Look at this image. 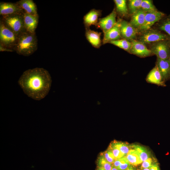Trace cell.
I'll list each match as a JSON object with an SVG mask.
<instances>
[{
    "instance_id": "cell-1",
    "label": "cell",
    "mask_w": 170,
    "mask_h": 170,
    "mask_svg": "<svg viewBox=\"0 0 170 170\" xmlns=\"http://www.w3.org/2000/svg\"><path fill=\"white\" fill-rule=\"evenodd\" d=\"M18 82L24 93L28 97L39 100L48 94L52 80L47 70L37 67L24 71Z\"/></svg>"
},
{
    "instance_id": "cell-2",
    "label": "cell",
    "mask_w": 170,
    "mask_h": 170,
    "mask_svg": "<svg viewBox=\"0 0 170 170\" xmlns=\"http://www.w3.org/2000/svg\"><path fill=\"white\" fill-rule=\"evenodd\" d=\"M37 49V39L36 33L24 31L18 36L14 50L19 54L29 56Z\"/></svg>"
},
{
    "instance_id": "cell-3",
    "label": "cell",
    "mask_w": 170,
    "mask_h": 170,
    "mask_svg": "<svg viewBox=\"0 0 170 170\" xmlns=\"http://www.w3.org/2000/svg\"><path fill=\"white\" fill-rule=\"evenodd\" d=\"M18 38V36L7 26L0 20V45L14 51Z\"/></svg>"
},
{
    "instance_id": "cell-4",
    "label": "cell",
    "mask_w": 170,
    "mask_h": 170,
    "mask_svg": "<svg viewBox=\"0 0 170 170\" xmlns=\"http://www.w3.org/2000/svg\"><path fill=\"white\" fill-rule=\"evenodd\" d=\"M170 39L167 34L162 32L157 29L150 28L141 32L137 40L144 44H152L157 42Z\"/></svg>"
},
{
    "instance_id": "cell-5",
    "label": "cell",
    "mask_w": 170,
    "mask_h": 170,
    "mask_svg": "<svg viewBox=\"0 0 170 170\" xmlns=\"http://www.w3.org/2000/svg\"><path fill=\"white\" fill-rule=\"evenodd\" d=\"M23 14L1 16L0 20L4 24L18 36L25 31Z\"/></svg>"
},
{
    "instance_id": "cell-6",
    "label": "cell",
    "mask_w": 170,
    "mask_h": 170,
    "mask_svg": "<svg viewBox=\"0 0 170 170\" xmlns=\"http://www.w3.org/2000/svg\"><path fill=\"white\" fill-rule=\"evenodd\" d=\"M157 58L161 59H168L170 54V39L163 40L151 44L150 49Z\"/></svg>"
},
{
    "instance_id": "cell-7",
    "label": "cell",
    "mask_w": 170,
    "mask_h": 170,
    "mask_svg": "<svg viewBox=\"0 0 170 170\" xmlns=\"http://www.w3.org/2000/svg\"><path fill=\"white\" fill-rule=\"evenodd\" d=\"M166 15L163 12L158 11L146 13L144 24L137 29L138 32H142L151 28L155 23L158 22Z\"/></svg>"
},
{
    "instance_id": "cell-8",
    "label": "cell",
    "mask_w": 170,
    "mask_h": 170,
    "mask_svg": "<svg viewBox=\"0 0 170 170\" xmlns=\"http://www.w3.org/2000/svg\"><path fill=\"white\" fill-rule=\"evenodd\" d=\"M23 10L16 3L1 2L0 14L2 16H7L23 14Z\"/></svg>"
},
{
    "instance_id": "cell-9",
    "label": "cell",
    "mask_w": 170,
    "mask_h": 170,
    "mask_svg": "<svg viewBox=\"0 0 170 170\" xmlns=\"http://www.w3.org/2000/svg\"><path fill=\"white\" fill-rule=\"evenodd\" d=\"M132 46L129 53L139 57L144 58L153 54L150 49H148L143 43L137 40H132Z\"/></svg>"
},
{
    "instance_id": "cell-10",
    "label": "cell",
    "mask_w": 170,
    "mask_h": 170,
    "mask_svg": "<svg viewBox=\"0 0 170 170\" xmlns=\"http://www.w3.org/2000/svg\"><path fill=\"white\" fill-rule=\"evenodd\" d=\"M120 29L121 37L129 41L134 39L138 32L129 22L124 20H120Z\"/></svg>"
},
{
    "instance_id": "cell-11",
    "label": "cell",
    "mask_w": 170,
    "mask_h": 170,
    "mask_svg": "<svg viewBox=\"0 0 170 170\" xmlns=\"http://www.w3.org/2000/svg\"><path fill=\"white\" fill-rule=\"evenodd\" d=\"M116 11L114 9L107 16L99 20L97 25L104 34L112 28L116 24Z\"/></svg>"
},
{
    "instance_id": "cell-12",
    "label": "cell",
    "mask_w": 170,
    "mask_h": 170,
    "mask_svg": "<svg viewBox=\"0 0 170 170\" xmlns=\"http://www.w3.org/2000/svg\"><path fill=\"white\" fill-rule=\"evenodd\" d=\"M156 65L165 82L170 80V60L169 59H161L157 58Z\"/></svg>"
},
{
    "instance_id": "cell-13",
    "label": "cell",
    "mask_w": 170,
    "mask_h": 170,
    "mask_svg": "<svg viewBox=\"0 0 170 170\" xmlns=\"http://www.w3.org/2000/svg\"><path fill=\"white\" fill-rule=\"evenodd\" d=\"M25 30L31 33H35L39 21V15H32L24 12L23 14Z\"/></svg>"
},
{
    "instance_id": "cell-14",
    "label": "cell",
    "mask_w": 170,
    "mask_h": 170,
    "mask_svg": "<svg viewBox=\"0 0 170 170\" xmlns=\"http://www.w3.org/2000/svg\"><path fill=\"white\" fill-rule=\"evenodd\" d=\"M120 20H118L115 26L104 33L103 40V44L120 39L122 37L120 29Z\"/></svg>"
},
{
    "instance_id": "cell-15",
    "label": "cell",
    "mask_w": 170,
    "mask_h": 170,
    "mask_svg": "<svg viewBox=\"0 0 170 170\" xmlns=\"http://www.w3.org/2000/svg\"><path fill=\"white\" fill-rule=\"evenodd\" d=\"M146 81L149 83L153 84L158 86L165 87L166 86L162 75L157 66H155L147 75Z\"/></svg>"
},
{
    "instance_id": "cell-16",
    "label": "cell",
    "mask_w": 170,
    "mask_h": 170,
    "mask_svg": "<svg viewBox=\"0 0 170 170\" xmlns=\"http://www.w3.org/2000/svg\"><path fill=\"white\" fill-rule=\"evenodd\" d=\"M24 12L34 15H38L36 5L32 0H20L16 2Z\"/></svg>"
},
{
    "instance_id": "cell-17",
    "label": "cell",
    "mask_w": 170,
    "mask_h": 170,
    "mask_svg": "<svg viewBox=\"0 0 170 170\" xmlns=\"http://www.w3.org/2000/svg\"><path fill=\"white\" fill-rule=\"evenodd\" d=\"M85 35L87 39L93 46L97 48L100 46L101 44L100 32L87 29Z\"/></svg>"
},
{
    "instance_id": "cell-18",
    "label": "cell",
    "mask_w": 170,
    "mask_h": 170,
    "mask_svg": "<svg viewBox=\"0 0 170 170\" xmlns=\"http://www.w3.org/2000/svg\"><path fill=\"white\" fill-rule=\"evenodd\" d=\"M101 11L99 10L93 9L90 10L84 16V22L85 26L88 27L92 25H97L98 18Z\"/></svg>"
},
{
    "instance_id": "cell-19",
    "label": "cell",
    "mask_w": 170,
    "mask_h": 170,
    "mask_svg": "<svg viewBox=\"0 0 170 170\" xmlns=\"http://www.w3.org/2000/svg\"><path fill=\"white\" fill-rule=\"evenodd\" d=\"M146 12L140 9L132 15L129 23L135 28L138 29L144 24Z\"/></svg>"
},
{
    "instance_id": "cell-20",
    "label": "cell",
    "mask_w": 170,
    "mask_h": 170,
    "mask_svg": "<svg viewBox=\"0 0 170 170\" xmlns=\"http://www.w3.org/2000/svg\"><path fill=\"white\" fill-rule=\"evenodd\" d=\"M156 25L157 29L166 32L170 38V14L163 18Z\"/></svg>"
},
{
    "instance_id": "cell-21",
    "label": "cell",
    "mask_w": 170,
    "mask_h": 170,
    "mask_svg": "<svg viewBox=\"0 0 170 170\" xmlns=\"http://www.w3.org/2000/svg\"><path fill=\"white\" fill-rule=\"evenodd\" d=\"M125 157L130 164L132 165H137L142 162L138 153L134 149H130Z\"/></svg>"
},
{
    "instance_id": "cell-22",
    "label": "cell",
    "mask_w": 170,
    "mask_h": 170,
    "mask_svg": "<svg viewBox=\"0 0 170 170\" xmlns=\"http://www.w3.org/2000/svg\"><path fill=\"white\" fill-rule=\"evenodd\" d=\"M116 11L122 16H126L128 14V10L125 0H115Z\"/></svg>"
},
{
    "instance_id": "cell-23",
    "label": "cell",
    "mask_w": 170,
    "mask_h": 170,
    "mask_svg": "<svg viewBox=\"0 0 170 170\" xmlns=\"http://www.w3.org/2000/svg\"><path fill=\"white\" fill-rule=\"evenodd\" d=\"M109 43L116 46L129 53L132 46L131 42L124 39L111 41Z\"/></svg>"
},
{
    "instance_id": "cell-24",
    "label": "cell",
    "mask_w": 170,
    "mask_h": 170,
    "mask_svg": "<svg viewBox=\"0 0 170 170\" xmlns=\"http://www.w3.org/2000/svg\"><path fill=\"white\" fill-rule=\"evenodd\" d=\"M131 146L138 152L142 162L149 158L150 153L145 148L141 146L134 144Z\"/></svg>"
},
{
    "instance_id": "cell-25",
    "label": "cell",
    "mask_w": 170,
    "mask_h": 170,
    "mask_svg": "<svg viewBox=\"0 0 170 170\" xmlns=\"http://www.w3.org/2000/svg\"><path fill=\"white\" fill-rule=\"evenodd\" d=\"M140 9L145 12H151L158 11L154 5L152 1L150 0H143Z\"/></svg>"
},
{
    "instance_id": "cell-26",
    "label": "cell",
    "mask_w": 170,
    "mask_h": 170,
    "mask_svg": "<svg viewBox=\"0 0 170 170\" xmlns=\"http://www.w3.org/2000/svg\"><path fill=\"white\" fill-rule=\"evenodd\" d=\"M143 0H130L128 3V9L131 14H133L140 9Z\"/></svg>"
},
{
    "instance_id": "cell-27",
    "label": "cell",
    "mask_w": 170,
    "mask_h": 170,
    "mask_svg": "<svg viewBox=\"0 0 170 170\" xmlns=\"http://www.w3.org/2000/svg\"><path fill=\"white\" fill-rule=\"evenodd\" d=\"M111 143L117 148L124 156L127 154L130 150L129 146L126 143L116 141H114Z\"/></svg>"
},
{
    "instance_id": "cell-28",
    "label": "cell",
    "mask_w": 170,
    "mask_h": 170,
    "mask_svg": "<svg viewBox=\"0 0 170 170\" xmlns=\"http://www.w3.org/2000/svg\"><path fill=\"white\" fill-rule=\"evenodd\" d=\"M97 165L99 168H103L105 170H111L113 167L112 164L108 162L101 155L98 158Z\"/></svg>"
},
{
    "instance_id": "cell-29",
    "label": "cell",
    "mask_w": 170,
    "mask_h": 170,
    "mask_svg": "<svg viewBox=\"0 0 170 170\" xmlns=\"http://www.w3.org/2000/svg\"><path fill=\"white\" fill-rule=\"evenodd\" d=\"M105 159L110 163L112 164L116 160L112 152L109 149L100 154Z\"/></svg>"
},
{
    "instance_id": "cell-30",
    "label": "cell",
    "mask_w": 170,
    "mask_h": 170,
    "mask_svg": "<svg viewBox=\"0 0 170 170\" xmlns=\"http://www.w3.org/2000/svg\"><path fill=\"white\" fill-rule=\"evenodd\" d=\"M108 149L112 152L116 160L121 158L124 156V154L111 143Z\"/></svg>"
},
{
    "instance_id": "cell-31",
    "label": "cell",
    "mask_w": 170,
    "mask_h": 170,
    "mask_svg": "<svg viewBox=\"0 0 170 170\" xmlns=\"http://www.w3.org/2000/svg\"><path fill=\"white\" fill-rule=\"evenodd\" d=\"M130 165V164L128 162L125 156L122 157V161L120 165L117 168L119 170H126Z\"/></svg>"
},
{
    "instance_id": "cell-32",
    "label": "cell",
    "mask_w": 170,
    "mask_h": 170,
    "mask_svg": "<svg viewBox=\"0 0 170 170\" xmlns=\"http://www.w3.org/2000/svg\"><path fill=\"white\" fill-rule=\"evenodd\" d=\"M152 161L151 158H149L143 162L141 166V169L150 168L152 165Z\"/></svg>"
},
{
    "instance_id": "cell-33",
    "label": "cell",
    "mask_w": 170,
    "mask_h": 170,
    "mask_svg": "<svg viewBox=\"0 0 170 170\" xmlns=\"http://www.w3.org/2000/svg\"><path fill=\"white\" fill-rule=\"evenodd\" d=\"M0 51L1 52H12L14 51L13 50L8 49L5 47H3V46L0 45Z\"/></svg>"
},
{
    "instance_id": "cell-34",
    "label": "cell",
    "mask_w": 170,
    "mask_h": 170,
    "mask_svg": "<svg viewBox=\"0 0 170 170\" xmlns=\"http://www.w3.org/2000/svg\"><path fill=\"white\" fill-rule=\"evenodd\" d=\"M150 169V170H160L158 166L156 164L152 165Z\"/></svg>"
},
{
    "instance_id": "cell-35",
    "label": "cell",
    "mask_w": 170,
    "mask_h": 170,
    "mask_svg": "<svg viewBox=\"0 0 170 170\" xmlns=\"http://www.w3.org/2000/svg\"><path fill=\"white\" fill-rule=\"evenodd\" d=\"M126 170H134V169H133V168L132 167L130 166Z\"/></svg>"
},
{
    "instance_id": "cell-36",
    "label": "cell",
    "mask_w": 170,
    "mask_h": 170,
    "mask_svg": "<svg viewBox=\"0 0 170 170\" xmlns=\"http://www.w3.org/2000/svg\"><path fill=\"white\" fill-rule=\"evenodd\" d=\"M111 170H119L118 169L115 167H113Z\"/></svg>"
},
{
    "instance_id": "cell-37",
    "label": "cell",
    "mask_w": 170,
    "mask_h": 170,
    "mask_svg": "<svg viewBox=\"0 0 170 170\" xmlns=\"http://www.w3.org/2000/svg\"><path fill=\"white\" fill-rule=\"evenodd\" d=\"M142 170H150V168H146L143 169Z\"/></svg>"
},
{
    "instance_id": "cell-38",
    "label": "cell",
    "mask_w": 170,
    "mask_h": 170,
    "mask_svg": "<svg viewBox=\"0 0 170 170\" xmlns=\"http://www.w3.org/2000/svg\"><path fill=\"white\" fill-rule=\"evenodd\" d=\"M98 170H105L102 168H99Z\"/></svg>"
},
{
    "instance_id": "cell-39",
    "label": "cell",
    "mask_w": 170,
    "mask_h": 170,
    "mask_svg": "<svg viewBox=\"0 0 170 170\" xmlns=\"http://www.w3.org/2000/svg\"><path fill=\"white\" fill-rule=\"evenodd\" d=\"M168 59H169V60H170V55H169V58H168Z\"/></svg>"
},
{
    "instance_id": "cell-40",
    "label": "cell",
    "mask_w": 170,
    "mask_h": 170,
    "mask_svg": "<svg viewBox=\"0 0 170 170\" xmlns=\"http://www.w3.org/2000/svg\"></svg>"
}]
</instances>
